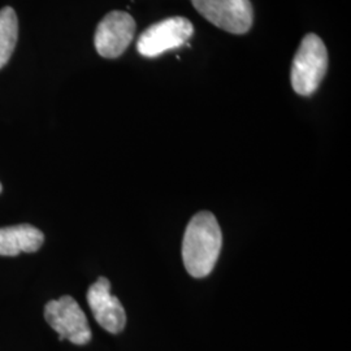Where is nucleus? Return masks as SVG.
<instances>
[{
	"label": "nucleus",
	"mask_w": 351,
	"mask_h": 351,
	"mask_svg": "<svg viewBox=\"0 0 351 351\" xmlns=\"http://www.w3.org/2000/svg\"><path fill=\"white\" fill-rule=\"evenodd\" d=\"M223 234L213 213H197L189 223L182 242V259L190 276H208L219 259Z\"/></svg>",
	"instance_id": "1"
},
{
	"label": "nucleus",
	"mask_w": 351,
	"mask_h": 351,
	"mask_svg": "<svg viewBox=\"0 0 351 351\" xmlns=\"http://www.w3.org/2000/svg\"><path fill=\"white\" fill-rule=\"evenodd\" d=\"M328 71V51L322 38L314 33L302 39L290 72L293 90L302 97L313 95Z\"/></svg>",
	"instance_id": "2"
},
{
	"label": "nucleus",
	"mask_w": 351,
	"mask_h": 351,
	"mask_svg": "<svg viewBox=\"0 0 351 351\" xmlns=\"http://www.w3.org/2000/svg\"><path fill=\"white\" fill-rule=\"evenodd\" d=\"M194 34V26L185 17H169L149 26L137 40V51L145 58H156L184 46Z\"/></svg>",
	"instance_id": "3"
},
{
	"label": "nucleus",
	"mask_w": 351,
	"mask_h": 351,
	"mask_svg": "<svg viewBox=\"0 0 351 351\" xmlns=\"http://www.w3.org/2000/svg\"><path fill=\"white\" fill-rule=\"evenodd\" d=\"M45 319L59 333V341L68 339L75 345H86L91 339L88 317L80 304L69 295L50 301L45 307Z\"/></svg>",
	"instance_id": "4"
},
{
	"label": "nucleus",
	"mask_w": 351,
	"mask_h": 351,
	"mask_svg": "<svg viewBox=\"0 0 351 351\" xmlns=\"http://www.w3.org/2000/svg\"><path fill=\"white\" fill-rule=\"evenodd\" d=\"M194 8L211 24L232 34H246L252 26L250 0H190Z\"/></svg>",
	"instance_id": "5"
},
{
	"label": "nucleus",
	"mask_w": 351,
	"mask_h": 351,
	"mask_svg": "<svg viewBox=\"0 0 351 351\" xmlns=\"http://www.w3.org/2000/svg\"><path fill=\"white\" fill-rule=\"evenodd\" d=\"M136 34V21L129 13L113 11L97 26L94 45L106 59H116L125 52Z\"/></svg>",
	"instance_id": "6"
},
{
	"label": "nucleus",
	"mask_w": 351,
	"mask_h": 351,
	"mask_svg": "<svg viewBox=\"0 0 351 351\" xmlns=\"http://www.w3.org/2000/svg\"><path fill=\"white\" fill-rule=\"evenodd\" d=\"M88 303L98 324L107 332L117 335L125 328L126 314L121 302L111 294V282L99 277L88 290Z\"/></svg>",
	"instance_id": "7"
},
{
	"label": "nucleus",
	"mask_w": 351,
	"mask_h": 351,
	"mask_svg": "<svg viewBox=\"0 0 351 351\" xmlns=\"http://www.w3.org/2000/svg\"><path fill=\"white\" fill-rule=\"evenodd\" d=\"M45 242L43 233L36 226H7L0 229V255L16 256L21 252H36Z\"/></svg>",
	"instance_id": "8"
},
{
	"label": "nucleus",
	"mask_w": 351,
	"mask_h": 351,
	"mask_svg": "<svg viewBox=\"0 0 351 351\" xmlns=\"http://www.w3.org/2000/svg\"><path fill=\"white\" fill-rule=\"evenodd\" d=\"M19 37L17 14L11 7L0 10V69L8 63Z\"/></svg>",
	"instance_id": "9"
},
{
	"label": "nucleus",
	"mask_w": 351,
	"mask_h": 351,
	"mask_svg": "<svg viewBox=\"0 0 351 351\" xmlns=\"http://www.w3.org/2000/svg\"><path fill=\"white\" fill-rule=\"evenodd\" d=\"M1 190H3V186H1V184H0V193H1Z\"/></svg>",
	"instance_id": "10"
}]
</instances>
